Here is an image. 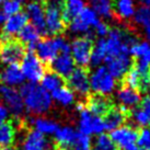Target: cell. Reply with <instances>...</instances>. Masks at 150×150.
I'll return each mask as SVG.
<instances>
[{
	"label": "cell",
	"instance_id": "1",
	"mask_svg": "<svg viewBox=\"0 0 150 150\" xmlns=\"http://www.w3.org/2000/svg\"><path fill=\"white\" fill-rule=\"evenodd\" d=\"M24 108L31 114L43 115L50 111L53 105V99L50 92L38 83H23L20 89Z\"/></svg>",
	"mask_w": 150,
	"mask_h": 150
},
{
	"label": "cell",
	"instance_id": "2",
	"mask_svg": "<svg viewBox=\"0 0 150 150\" xmlns=\"http://www.w3.org/2000/svg\"><path fill=\"white\" fill-rule=\"evenodd\" d=\"M35 54L44 64H50L53 59L60 53H70V43L63 36L44 38L38 43Z\"/></svg>",
	"mask_w": 150,
	"mask_h": 150
},
{
	"label": "cell",
	"instance_id": "3",
	"mask_svg": "<svg viewBox=\"0 0 150 150\" xmlns=\"http://www.w3.org/2000/svg\"><path fill=\"white\" fill-rule=\"evenodd\" d=\"M90 90L98 96H111L116 89V79L108 72L105 66L96 67L89 75Z\"/></svg>",
	"mask_w": 150,
	"mask_h": 150
},
{
	"label": "cell",
	"instance_id": "4",
	"mask_svg": "<svg viewBox=\"0 0 150 150\" xmlns=\"http://www.w3.org/2000/svg\"><path fill=\"white\" fill-rule=\"evenodd\" d=\"M136 38L126 34L121 29H112L110 30L108 36L105 38L106 43V52L108 57H116L121 55H129V46Z\"/></svg>",
	"mask_w": 150,
	"mask_h": 150
},
{
	"label": "cell",
	"instance_id": "5",
	"mask_svg": "<svg viewBox=\"0 0 150 150\" xmlns=\"http://www.w3.org/2000/svg\"><path fill=\"white\" fill-rule=\"evenodd\" d=\"M100 17L92 8L86 7L77 18L69 22V30L75 34L93 40L96 36L93 33V28L100 22Z\"/></svg>",
	"mask_w": 150,
	"mask_h": 150
},
{
	"label": "cell",
	"instance_id": "6",
	"mask_svg": "<svg viewBox=\"0 0 150 150\" xmlns=\"http://www.w3.org/2000/svg\"><path fill=\"white\" fill-rule=\"evenodd\" d=\"M64 0H47L45 8L46 34L57 36L63 33L66 22L63 18Z\"/></svg>",
	"mask_w": 150,
	"mask_h": 150
},
{
	"label": "cell",
	"instance_id": "7",
	"mask_svg": "<svg viewBox=\"0 0 150 150\" xmlns=\"http://www.w3.org/2000/svg\"><path fill=\"white\" fill-rule=\"evenodd\" d=\"M77 111L79 113L78 118V129L79 133L86 136H92V135H101L104 132V124L101 116H98L96 114L91 113L87 110L83 103H79L77 105Z\"/></svg>",
	"mask_w": 150,
	"mask_h": 150
},
{
	"label": "cell",
	"instance_id": "8",
	"mask_svg": "<svg viewBox=\"0 0 150 150\" xmlns=\"http://www.w3.org/2000/svg\"><path fill=\"white\" fill-rule=\"evenodd\" d=\"M20 68L24 76V79L31 83H38V81H41L42 77L46 72L44 63L38 58L34 52L31 50L24 54Z\"/></svg>",
	"mask_w": 150,
	"mask_h": 150
},
{
	"label": "cell",
	"instance_id": "9",
	"mask_svg": "<svg viewBox=\"0 0 150 150\" xmlns=\"http://www.w3.org/2000/svg\"><path fill=\"white\" fill-rule=\"evenodd\" d=\"M92 48H93L92 40L86 36L75 38L70 44V55L75 64H77L80 68L89 66L91 60Z\"/></svg>",
	"mask_w": 150,
	"mask_h": 150
},
{
	"label": "cell",
	"instance_id": "10",
	"mask_svg": "<svg viewBox=\"0 0 150 150\" xmlns=\"http://www.w3.org/2000/svg\"><path fill=\"white\" fill-rule=\"evenodd\" d=\"M0 99L2 101V104L8 108L9 113L16 118H20L23 115L25 108L23 104V100L16 88L7 87V86H0Z\"/></svg>",
	"mask_w": 150,
	"mask_h": 150
},
{
	"label": "cell",
	"instance_id": "11",
	"mask_svg": "<svg viewBox=\"0 0 150 150\" xmlns=\"http://www.w3.org/2000/svg\"><path fill=\"white\" fill-rule=\"evenodd\" d=\"M25 54L24 46L13 38H0V62L12 65L21 62Z\"/></svg>",
	"mask_w": 150,
	"mask_h": 150
},
{
	"label": "cell",
	"instance_id": "12",
	"mask_svg": "<svg viewBox=\"0 0 150 150\" xmlns=\"http://www.w3.org/2000/svg\"><path fill=\"white\" fill-rule=\"evenodd\" d=\"M138 132L133 126L123 125L111 132V139L121 150H136Z\"/></svg>",
	"mask_w": 150,
	"mask_h": 150
},
{
	"label": "cell",
	"instance_id": "13",
	"mask_svg": "<svg viewBox=\"0 0 150 150\" xmlns=\"http://www.w3.org/2000/svg\"><path fill=\"white\" fill-rule=\"evenodd\" d=\"M68 86L69 89L74 93H77L81 96H87L90 93V81H89V74L84 68H76L68 78Z\"/></svg>",
	"mask_w": 150,
	"mask_h": 150
},
{
	"label": "cell",
	"instance_id": "14",
	"mask_svg": "<svg viewBox=\"0 0 150 150\" xmlns=\"http://www.w3.org/2000/svg\"><path fill=\"white\" fill-rule=\"evenodd\" d=\"M108 72L115 79H123L128 70L133 66V62L129 55H121L116 57H111L105 60Z\"/></svg>",
	"mask_w": 150,
	"mask_h": 150
},
{
	"label": "cell",
	"instance_id": "15",
	"mask_svg": "<svg viewBox=\"0 0 150 150\" xmlns=\"http://www.w3.org/2000/svg\"><path fill=\"white\" fill-rule=\"evenodd\" d=\"M52 144L46 136L35 129L26 132L21 142L22 150H50Z\"/></svg>",
	"mask_w": 150,
	"mask_h": 150
},
{
	"label": "cell",
	"instance_id": "16",
	"mask_svg": "<svg viewBox=\"0 0 150 150\" xmlns=\"http://www.w3.org/2000/svg\"><path fill=\"white\" fill-rule=\"evenodd\" d=\"M26 17L31 24L35 26L41 34H46L45 28V8L40 1L33 0L26 6Z\"/></svg>",
	"mask_w": 150,
	"mask_h": 150
},
{
	"label": "cell",
	"instance_id": "17",
	"mask_svg": "<svg viewBox=\"0 0 150 150\" xmlns=\"http://www.w3.org/2000/svg\"><path fill=\"white\" fill-rule=\"evenodd\" d=\"M52 71L62 78H68L76 69V64L70 53H60L50 63Z\"/></svg>",
	"mask_w": 150,
	"mask_h": 150
},
{
	"label": "cell",
	"instance_id": "18",
	"mask_svg": "<svg viewBox=\"0 0 150 150\" xmlns=\"http://www.w3.org/2000/svg\"><path fill=\"white\" fill-rule=\"evenodd\" d=\"M28 17L23 12H19L14 16L8 17L2 28V34L0 38H12L14 35H18L23 28L28 24Z\"/></svg>",
	"mask_w": 150,
	"mask_h": 150
},
{
	"label": "cell",
	"instance_id": "19",
	"mask_svg": "<svg viewBox=\"0 0 150 150\" xmlns=\"http://www.w3.org/2000/svg\"><path fill=\"white\" fill-rule=\"evenodd\" d=\"M24 80V76L18 64L6 65V67L0 71V82L2 86L17 88L22 86Z\"/></svg>",
	"mask_w": 150,
	"mask_h": 150
},
{
	"label": "cell",
	"instance_id": "20",
	"mask_svg": "<svg viewBox=\"0 0 150 150\" xmlns=\"http://www.w3.org/2000/svg\"><path fill=\"white\" fill-rule=\"evenodd\" d=\"M127 110L121 108V106H116V108H112L108 110V112L103 115V124H104V129L112 132L114 129L118 128L121 126L124 125V123L127 120Z\"/></svg>",
	"mask_w": 150,
	"mask_h": 150
},
{
	"label": "cell",
	"instance_id": "21",
	"mask_svg": "<svg viewBox=\"0 0 150 150\" xmlns=\"http://www.w3.org/2000/svg\"><path fill=\"white\" fill-rule=\"evenodd\" d=\"M116 100L121 108L125 110H128V108L133 110L139 105L142 101V96L138 91L134 90L132 88L126 87V86H123L117 90Z\"/></svg>",
	"mask_w": 150,
	"mask_h": 150
},
{
	"label": "cell",
	"instance_id": "22",
	"mask_svg": "<svg viewBox=\"0 0 150 150\" xmlns=\"http://www.w3.org/2000/svg\"><path fill=\"white\" fill-rule=\"evenodd\" d=\"M130 116L134 124L142 128L150 125V96L142 98L137 108L132 110Z\"/></svg>",
	"mask_w": 150,
	"mask_h": 150
},
{
	"label": "cell",
	"instance_id": "23",
	"mask_svg": "<svg viewBox=\"0 0 150 150\" xmlns=\"http://www.w3.org/2000/svg\"><path fill=\"white\" fill-rule=\"evenodd\" d=\"M124 82L126 87L132 88L136 91H145L148 89V76L142 74L134 66L128 70L124 77Z\"/></svg>",
	"mask_w": 150,
	"mask_h": 150
},
{
	"label": "cell",
	"instance_id": "24",
	"mask_svg": "<svg viewBox=\"0 0 150 150\" xmlns=\"http://www.w3.org/2000/svg\"><path fill=\"white\" fill-rule=\"evenodd\" d=\"M79 132L76 130L72 126H63L57 129L55 133V142L60 148V150H68L74 144Z\"/></svg>",
	"mask_w": 150,
	"mask_h": 150
},
{
	"label": "cell",
	"instance_id": "25",
	"mask_svg": "<svg viewBox=\"0 0 150 150\" xmlns=\"http://www.w3.org/2000/svg\"><path fill=\"white\" fill-rule=\"evenodd\" d=\"M18 35H19V42L23 46H26L28 50L31 52L35 50L38 43L40 42V38H41L40 31L31 23H28L25 25Z\"/></svg>",
	"mask_w": 150,
	"mask_h": 150
},
{
	"label": "cell",
	"instance_id": "26",
	"mask_svg": "<svg viewBox=\"0 0 150 150\" xmlns=\"http://www.w3.org/2000/svg\"><path fill=\"white\" fill-rule=\"evenodd\" d=\"M86 108L91 113L96 114L98 116H103L105 113L112 108V104H111V102L106 96L94 94V96H90L88 99Z\"/></svg>",
	"mask_w": 150,
	"mask_h": 150
},
{
	"label": "cell",
	"instance_id": "27",
	"mask_svg": "<svg viewBox=\"0 0 150 150\" xmlns=\"http://www.w3.org/2000/svg\"><path fill=\"white\" fill-rule=\"evenodd\" d=\"M31 124L33 125L35 130H38V133H41L44 136H53L55 133L57 132L59 128L58 123L52 118H47V117L38 116L35 118L31 120Z\"/></svg>",
	"mask_w": 150,
	"mask_h": 150
},
{
	"label": "cell",
	"instance_id": "28",
	"mask_svg": "<svg viewBox=\"0 0 150 150\" xmlns=\"http://www.w3.org/2000/svg\"><path fill=\"white\" fill-rule=\"evenodd\" d=\"M86 0H64L63 18L65 22H70L86 8Z\"/></svg>",
	"mask_w": 150,
	"mask_h": 150
},
{
	"label": "cell",
	"instance_id": "29",
	"mask_svg": "<svg viewBox=\"0 0 150 150\" xmlns=\"http://www.w3.org/2000/svg\"><path fill=\"white\" fill-rule=\"evenodd\" d=\"M114 14L123 20H129L134 17L136 8H135V0H115L113 6Z\"/></svg>",
	"mask_w": 150,
	"mask_h": 150
},
{
	"label": "cell",
	"instance_id": "30",
	"mask_svg": "<svg viewBox=\"0 0 150 150\" xmlns=\"http://www.w3.org/2000/svg\"><path fill=\"white\" fill-rule=\"evenodd\" d=\"M50 96H52L53 101H55L57 104H59L63 108L71 106L76 101V94L69 88L65 87V86L55 90L54 92H52Z\"/></svg>",
	"mask_w": 150,
	"mask_h": 150
},
{
	"label": "cell",
	"instance_id": "31",
	"mask_svg": "<svg viewBox=\"0 0 150 150\" xmlns=\"http://www.w3.org/2000/svg\"><path fill=\"white\" fill-rule=\"evenodd\" d=\"M17 128L12 122H6L0 125V147L9 148L16 140Z\"/></svg>",
	"mask_w": 150,
	"mask_h": 150
},
{
	"label": "cell",
	"instance_id": "32",
	"mask_svg": "<svg viewBox=\"0 0 150 150\" xmlns=\"http://www.w3.org/2000/svg\"><path fill=\"white\" fill-rule=\"evenodd\" d=\"M108 57V52H106V43H105V38L98 40L96 45L92 48L91 60L90 64L94 67L102 66V64L105 63Z\"/></svg>",
	"mask_w": 150,
	"mask_h": 150
},
{
	"label": "cell",
	"instance_id": "33",
	"mask_svg": "<svg viewBox=\"0 0 150 150\" xmlns=\"http://www.w3.org/2000/svg\"><path fill=\"white\" fill-rule=\"evenodd\" d=\"M64 86V79L58 75H56L53 71L45 72L41 79V87L45 89L47 92H54L55 90L59 89Z\"/></svg>",
	"mask_w": 150,
	"mask_h": 150
},
{
	"label": "cell",
	"instance_id": "34",
	"mask_svg": "<svg viewBox=\"0 0 150 150\" xmlns=\"http://www.w3.org/2000/svg\"><path fill=\"white\" fill-rule=\"evenodd\" d=\"M90 4L99 17L111 19L114 16L112 0H90Z\"/></svg>",
	"mask_w": 150,
	"mask_h": 150
},
{
	"label": "cell",
	"instance_id": "35",
	"mask_svg": "<svg viewBox=\"0 0 150 150\" xmlns=\"http://www.w3.org/2000/svg\"><path fill=\"white\" fill-rule=\"evenodd\" d=\"M91 150H118L111 137L105 134L98 135L91 145Z\"/></svg>",
	"mask_w": 150,
	"mask_h": 150
},
{
	"label": "cell",
	"instance_id": "36",
	"mask_svg": "<svg viewBox=\"0 0 150 150\" xmlns=\"http://www.w3.org/2000/svg\"><path fill=\"white\" fill-rule=\"evenodd\" d=\"M134 22L138 26L146 29L150 25V7L149 6H142L135 11L134 14Z\"/></svg>",
	"mask_w": 150,
	"mask_h": 150
},
{
	"label": "cell",
	"instance_id": "37",
	"mask_svg": "<svg viewBox=\"0 0 150 150\" xmlns=\"http://www.w3.org/2000/svg\"><path fill=\"white\" fill-rule=\"evenodd\" d=\"M91 145L92 142L90 137L79 133L74 144L68 150H91Z\"/></svg>",
	"mask_w": 150,
	"mask_h": 150
},
{
	"label": "cell",
	"instance_id": "38",
	"mask_svg": "<svg viewBox=\"0 0 150 150\" xmlns=\"http://www.w3.org/2000/svg\"><path fill=\"white\" fill-rule=\"evenodd\" d=\"M22 4H20L17 0H6L2 4V12L7 16V17H11L17 13L21 12Z\"/></svg>",
	"mask_w": 150,
	"mask_h": 150
},
{
	"label": "cell",
	"instance_id": "39",
	"mask_svg": "<svg viewBox=\"0 0 150 150\" xmlns=\"http://www.w3.org/2000/svg\"><path fill=\"white\" fill-rule=\"evenodd\" d=\"M137 147L142 150H150V128L144 127L137 136Z\"/></svg>",
	"mask_w": 150,
	"mask_h": 150
},
{
	"label": "cell",
	"instance_id": "40",
	"mask_svg": "<svg viewBox=\"0 0 150 150\" xmlns=\"http://www.w3.org/2000/svg\"><path fill=\"white\" fill-rule=\"evenodd\" d=\"M108 32H110V28H108V25L103 21H100L94 28H93V33H94V35L100 36V38H106Z\"/></svg>",
	"mask_w": 150,
	"mask_h": 150
},
{
	"label": "cell",
	"instance_id": "41",
	"mask_svg": "<svg viewBox=\"0 0 150 150\" xmlns=\"http://www.w3.org/2000/svg\"><path fill=\"white\" fill-rule=\"evenodd\" d=\"M9 115H10V113H9L8 108H6L2 103H0V125L8 122Z\"/></svg>",
	"mask_w": 150,
	"mask_h": 150
},
{
	"label": "cell",
	"instance_id": "42",
	"mask_svg": "<svg viewBox=\"0 0 150 150\" xmlns=\"http://www.w3.org/2000/svg\"><path fill=\"white\" fill-rule=\"evenodd\" d=\"M139 60H142V62H144V63H146V64H148L150 66V45H149V47L147 48V50L144 53V55H142L140 58H138Z\"/></svg>",
	"mask_w": 150,
	"mask_h": 150
},
{
	"label": "cell",
	"instance_id": "43",
	"mask_svg": "<svg viewBox=\"0 0 150 150\" xmlns=\"http://www.w3.org/2000/svg\"><path fill=\"white\" fill-rule=\"evenodd\" d=\"M7 18L8 17H7V16H6L1 10H0V24H4V22H6V20H7Z\"/></svg>",
	"mask_w": 150,
	"mask_h": 150
},
{
	"label": "cell",
	"instance_id": "44",
	"mask_svg": "<svg viewBox=\"0 0 150 150\" xmlns=\"http://www.w3.org/2000/svg\"><path fill=\"white\" fill-rule=\"evenodd\" d=\"M145 35H146L147 40H148V43H150V25L145 29Z\"/></svg>",
	"mask_w": 150,
	"mask_h": 150
},
{
	"label": "cell",
	"instance_id": "45",
	"mask_svg": "<svg viewBox=\"0 0 150 150\" xmlns=\"http://www.w3.org/2000/svg\"><path fill=\"white\" fill-rule=\"evenodd\" d=\"M142 2L144 4V6H149L150 7V0H142Z\"/></svg>",
	"mask_w": 150,
	"mask_h": 150
},
{
	"label": "cell",
	"instance_id": "46",
	"mask_svg": "<svg viewBox=\"0 0 150 150\" xmlns=\"http://www.w3.org/2000/svg\"><path fill=\"white\" fill-rule=\"evenodd\" d=\"M6 150H19L17 148H13V147H9V148H6Z\"/></svg>",
	"mask_w": 150,
	"mask_h": 150
},
{
	"label": "cell",
	"instance_id": "47",
	"mask_svg": "<svg viewBox=\"0 0 150 150\" xmlns=\"http://www.w3.org/2000/svg\"><path fill=\"white\" fill-rule=\"evenodd\" d=\"M148 89H150V74L148 76Z\"/></svg>",
	"mask_w": 150,
	"mask_h": 150
},
{
	"label": "cell",
	"instance_id": "48",
	"mask_svg": "<svg viewBox=\"0 0 150 150\" xmlns=\"http://www.w3.org/2000/svg\"><path fill=\"white\" fill-rule=\"evenodd\" d=\"M17 1H19V2H20V4H23V2H24L25 0H17Z\"/></svg>",
	"mask_w": 150,
	"mask_h": 150
},
{
	"label": "cell",
	"instance_id": "49",
	"mask_svg": "<svg viewBox=\"0 0 150 150\" xmlns=\"http://www.w3.org/2000/svg\"><path fill=\"white\" fill-rule=\"evenodd\" d=\"M4 1H6V0H0V4H4Z\"/></svg>",
	"mask_w": 150,
	"mask_h": 150
},
{
	"label": "cell",
	"instance_id": "50",
	"mask_svg": "<svg viewBox=\"0 0 150 150\" xmlns=\"http://www.w3.org/2000/svg\"><path fill=\"white\" fill-rule=\"evenodd\" d=\"M136 150H142V149H139V148H137V149H136Z\"/></svg>",
	"mask_w": 150,
	"mask_h": 150
},
{
	"label": "cell",
	"instance_id": "51",
	"mask_svg": "<svg viewBox=\"0 0 150 150\" xmlns=\"http://www.w3.org/2000/svg\"><path fill=\"white\" fill-rule=\"evenodd\" d=\"M0 150H2V148H1V147H0Z\"/></svg>",
	"mask_w": 150,
	"mask_h": 150
},
{
	"label": "cell",
	"instance_id": "52",
	"mask_svg": "<svg viewBox=\"0 0 150 150\" xmlns=\"http://www.w3.org/2000/svg\"><path fill=\"white\" fill-rule=\"evenodd\" d=\"M58 150H60V149H58Z\"/></svg>",
	"mask_w": 150,
	"mask_h": 150
}]
</instances>
